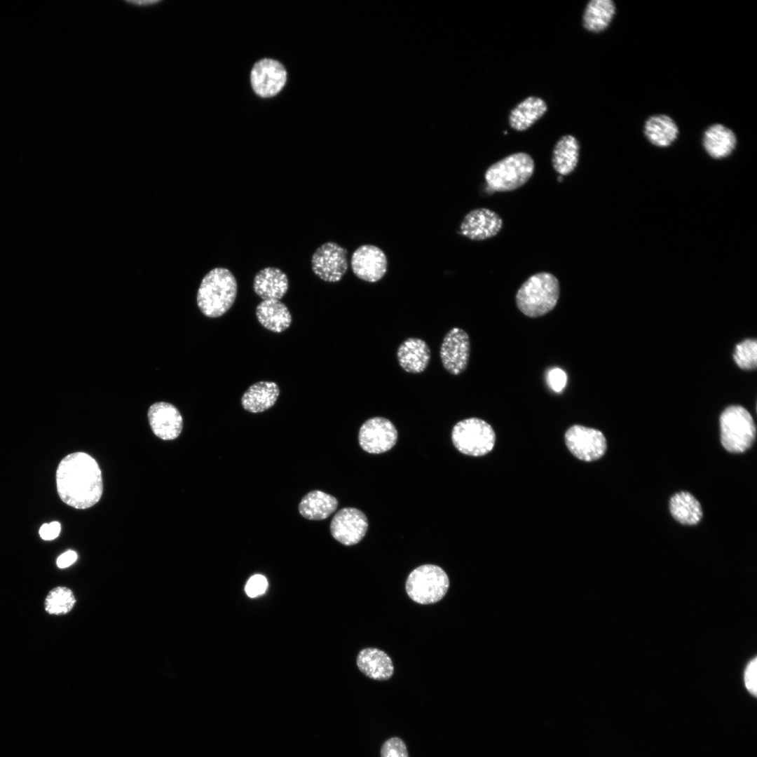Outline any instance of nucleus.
Returning <instances> with one entry per match:
<instances>
[{
	"mask_svg": "<svg viewBox=\"0 0 757 757\" xmlns=\"http://www.w3.org/2000/svg\"><path fill=\"white\" fill-rule=\"evenodd\" d=\"M734 360L743 369H753L757 364V342L754 339H746L736 346Z\"/></svg>",
	"mask_w": 757,
	"mask_h": 757,
	"instance_id": "obj_30",
	"label": "nucleus"
},
{
	"mask_svg": "<svg viewBox=\"0 0 757 757\" xmlns=\"http://www.w3.org/2000/svg\"><path fill=\"white\" fill-rule=\"evenodd\" d=\"M381 757H409L407 746L401 738L391 737L383 744Z\"/></svg>",
	"mask_w": 757,
	"mask_h": 757,
	"instance_id": "obj_31",
	"label": "nucleus"
},
{
	"mask_svg": "<svg viewBox=\"0 0 757 757\" xmlns=\"http://www.w3.org/2000/svg\"><path fill=\"white\" fill-rule=\"evenodd\" d=\"M148 419L154 433L164 440L177 438L183 428V420L179 410L172 404L158 402L148 410Z\"/></svg>",
	"mask_w": 757,
	"mask_h": 757,
	"instance_id": "obj_16",
	"label": "nucleus"
},
{
	"mask_svg": "<svg viewBox=\"0 0 757 757\" xmlns=\"http://www.w3.org/2000/svg\"><path fill=\"white\" fill-rule=\"evenodd\" d=\"M643 132L652 145L666 148L671 146L678 138L679 128L676 122L665 114H655L648 116L643 123Z\"/></svg>",
	"mask_w": 757,
	"mask_h": 757,
	"instance_id": "obj_20",
	"label": "nucleus"
},
{
	"mask_svg": "<svg viewBox=\"0 0 757 757\" xmlns=\"http://www.w3.org/2000/svg\"><path fill=\"white\" fill-rule=\"evenodd\" d=\"M757 660L756 657L751 660L746 665L744 671V683L748 691L756 696L757 695Z\"/></svg>",
	"mask_w": 757,
	"mask_h": 757,
	"instance_id": "obj_34",
	"label": "nucleus"
},
{
	"mask_svg": "<svg viewBox=\"0 0 757 757\" xmlns=\"http://www.w3.org/2000/svg\"><path fill=\"white\" fill-rule=\"evenodd\" d=\"M503 225L502 218L496 212L486 207L471 210L461 224V233L472 240H483L496 236Z\"/></svg>",
	"mask_w": 757,
	"mask_h": 757,
	"instance_id": "obj_14",
	"label": "nucleus"
},
{
	"mask_svg": "<svg viewBox=\"0 0 757 757\" xmlns=\"http://www.w3.org/2000/svg\"><path fill=\"white\" fill-rule=\"evenodd\" d=\"M368 520L361 510L355 507L341 509L334 516L330 524L333 538L347 546L359 543L365 536Z\"/></svg>",
	"mask_w": 757,
	"mask_h": 757,
	"instance_id": "obj_12",
	"label": "nucleus"
},
{
	"mask_svg": "<svg viewBox=\"0 0 757 757\" xmlns=\"http://www.w3.org/2000/svg\"><path fill=\"white\" fill-rule=\"evenodd\" d=\"M61 525L58 521L43 524L39 529V535L44 540H51L58 537Z\"/></svg>",
	"mask_w": 757,
	"mask_h": 757,
	"instance_id": "obj_35",
	"label": "nucleus"
},
{
	"mask_svg": "<svg viewBox=\"0 0 757 757\" xmlns=\"http://www.w3.org/2000/svg\"><path fill=\"white\" fill-rule=\"evenodd\" d=\"M238 284L233 273L224 267H214L203 278L196 295L198 307L208 318L225 314L236 299Z\"/></svg>",
	"mask_w": 757,
	"mask_h": 757,
	"instance_id": "obj_2",
	"label": "nucleus"
},
{
	"mask_svg": "<svg viewBox=\"0 0 757 757\" xmlns=\"http://www.w3.org/2000/svg\"><path fill=\"white\" fill-rule=\"evenodd\" d=\"M357 665L366 676L377 681H386L394 672L391 658L386 653L376 648L360 650L357 657Z\"/></svg>",
	"mask_w": 757,
	"mask_h": 757,
	"instance_id": "obj_21",
	"label": "nucleus"
},
{
	"mask_svg": "<svg viewBox=\"0 0 757 757\" xmlns=\"http://www.w3.org/2000/svg\"><path fill=\"white\" fill-rule=\"evenodd\" d=\"M279 395L280 388L276 383L258 381L251 385L243 394L241 404L249 412H263L275 404Z\"/></svg>",
	"mask_w": 757,
	"mask_h": 757,
	"instance_id": "obj_22",
	"label": "nucleus"
},
{
	"mask_svg": "<svg viewBox=\"0 0 757 757\" xmlns=\"http://www.w3.org/2000/svg\"><path fill=\"white\" fill-rule=\"evenodd\" d=\"M560 285L557 278L549 272L531 275L518 289L515 302L518 309L529 318H539L552 311L557 304Z\"/></svg>",
	"mask_w": 757,
	"mask_h": 757,
	"instance_id": "obj_3",
	"label": "nucleus"
},
{
	"mask_svg": "<svg viewBox=\"0 0 757 757\" xmlns=\"http://www.w3.org/2000/svg\"><path fill=\"white\" fill-rule=\"evenodd\" d=\"M252 287L255 294L263 300H280L289 289V278L280 268L267 266L256 273Z\"/></svg>",
	"mask_w": 757,
	"mask_h": 757,
	"instance_id": "obj_19",
	"label": "nucleus"
},
{
	"mask_svg": "<svg viewBox=\"0 0 757 757\" xmlns=\"http://www.w3.org/2000/svg\"><path fill=\"white\" fill-rule=\"evenodd\" d=\"M616 11V5L612 0H591L582 14V26L589 32H602L609 27Z\"/></svg>",
	"mask_w": 757,
	"mask_h": 757,
	"instance_id": "obj_25",
	"label": "nucleus"
},
{
	"mask_svg": "<svg viewBox=\"0 0 757 757\" xmlns=\"http://www.w3.org/2000/svg\"><path fill=\"white\" fill-rule=\"evenodd\" d=\"M535 170L533 158L526 152L508 155L490 165L484 178L488 186L499 192L512 191L524 185Z\"/></svg>",
	"mask_w": 757,
	"mask_h": 757,
	"instance_id": "obj_4",
	"label": "nucleus"
},
{
	"mask_svg": "<svg viewBox=\"0 0 757 757\" xmlns=\"http://www.w3.org/2000/svg\"><path fill=\"white\" fill-rule=\"evenodd\" d=\"M669 510L673 517L685 525H695L702 517L700 503L688 492L674 494L669 501Z\"/></svg>",
	"mask_w": 757,
	"mask_h": 757,
	"instance_id": "obj_28",
	"label": "nucleus"
},
{
	"mask_svg": "<svg viewBox=\"0 0 757 757\" xmlns=\"http://www.w3.org/2000/svg\"><path fill=\"white\" fill-rule=\"evenodd\" d=\"M76 602V597L70 588L57 586L48 592L44 599V610L51 615H64L73 609Z\"/></svg>",
	"mask_w": 757,
	"mask_h": 757,
	"instance_id": "obj_29",
	"label": "nucleus"
},
{
	"mask_svg": "<svg viewBox=\"0 0 757 757\" xmlns=\"http://www.w3.org/2000/svg\"><path fill=\"white\" fill-rule=\"evenodd\" d=\"M286 81V71L278 62L264 59L257 62L252 70L251 81L255 93L261 97L276 95Z\"/></svg>",
	"mask_w": 757,
	"mask_h": 757,
	"instance_id": "obj_15",
	"label": "nucleus"
},
{
	"mask_svg": "<svg viewBox=\"0 0 757 757\" xmlns=\"http://www.w3.org/2000/svg\"><path fill=\"white\" fill-rule=\"evenodd\" d=\"M580 143L572 135H565L556 142L552 154V165L560 175L571 174L579 160Z\"/></svg>",
	"mask_w": 757,
	"mask_h": 757,
	"instance_id": "obj_26",
	"label": "nucleus"
},
{
	"mask_svg": "<svg viewBox=\"0 0 757 757\" xmlns=\"http://www.w3.org/2000/svg\"><path fill=\"white\" fill-rule=\"evenodd\" d=\"M737 144L735 132L720 123L709 125L702 133V147L707 155L715 160L729 157L735 150Z\"/></svg>",
	"mask_w": 757,
	"mask_h": 757,
	"instance_id": "obj_17",
	"label": "nucleus"
},
{
	"mask_svg": "<svg viewBox=\"0 0 757 757\" xmlns=\"http://www.w3.org/2000/svg\"><path fill=\"white\" fill-rule=\"evenodd\" d=\"M350 264L357 278L366 282H376L385 275L388 261L386 255L378 247L363 245L353 253Z\"/></svg>",
	"mask_w": 757,
	"mask_h": 757,
	"instance_id": "obj_13",
	"label": "nucleus"
},
{
	"mask_svg": "<svg viewBox=\"0 0 757 757\" xmlns=\"http://www.w3.org/2000/svg\"><path fill=\"white\" fill-rule=\"evenodd\" d=\"M267 587L266 578L262 575L256 574L248 580L245 590L248 596L254 598L263 594Z\"/></svg>",
	"mask_w": 757,
	"mask_h": 757,
	"instance_id": "obj_32",
	"label": "nucleus"
},
{
	"mask_svg": "<svg viewBox=\"0 0 757 757\" xmlns=\"http://www.w3.org/2000/svg\"><path fill=\"white\" fill-rule=\"evenodd\" d=\"M449 587L447 574L441 567L433 564H424L414 569L408 575L405 584L409 598L423 605L440 601Z\"/></svg>",
	"mask_w": 757,
	"mask_h": 757,
	"instance_id": "obj_6",
	"label": "nucleus"
},
{
	"mask_svg": "<svg viewBox=\"0 0 757 757\" xmlns=\"http://www.w3.org/2000/svg\"><path fill=\"white\" fill-rule=\"evenodd\" d=\"M258 322L266 329L280 333L289 327L292 318L287 306L280 300H262L256 308Z\"/></svg>",
	"mask_w": 757,
	"mask_h": 757,
	"instance_id": "obj_23",
	"label": "nucleus"
},
{
	"mask_svg": "<svg viewBox=\"0 0 757 757\" xmlns=\"http://www.w3.org/2000/svg\"><path fill=\"white\" fill-rule=\"evenodd\" d=\"M564 437L568 450L584 461H596L602 457L606 450L605 436L595 428L573 425L566 430Z\"/></svg>",
	"mask_w": 757,
	"mask_h": 757,
	"instance_id": "obj_9",
	"label": "nucleus"
},
{
	"mask_svg": "<svg viewBox=\"0 0 757 757\" xmlns=\"http://www.w3.org/2000/svg\"><path fill=\"white\" fill-rule=\"evenodd\" d=\"M454 446L462 453L482 456L493 449L496 434L485 421L472 417L458 421L451 431Z\"/></svg>",
	"mask_w": 757,
	"mask_h": 757,
	"instance_id": "obj_7",
	"label": "nucleus"
},
{
	"mask_svg": "<svg viewBox=\"0 0 757 757\" xmlns=\"http://www.w3.org/2000/svg\"><path fill=\"white\" fill-rule=\"evenodd\" d=\"M337 499L323 491L314 490L303 497L299 512L304 518L310 520H322L327 518L337 508Z\"/></svg>",
	"mask_w": 757,
	"mask_h": 757,
	"instance_id": "obj_27",
	"label": "nucleus"
},
{
	"mask_svg": "<svg viewBox=\"0 0 757 757\" xmlns=\"http://www.w3.org/2000/svg\"><path fill=\"white\" fill-rule=\"evenodd\" d=\"M397 430L388 419L376 416L367 420L360 427L358 441L367 453L378 454L392 449L397 442Z\"/></svg>",
	"mask_w": 757,
	"mask_h": 757,
	"instance_id": "obj_10",
	"label": "nucleus"
},
{
	"mask_svg": "<svg viewBox=\"0 0 757 757\" xmlns=\"http://www.w3.org/2000/svg\"><path fill=\"white\" fill-rule=\"evenodd\" d=\"M721 442L731 453H742L756 438V425L749 412L739 405L726 408L720 417Z\"/></svg>",
	"mask_w": 757,
	"mask_h": 757,
	"instance_id": "obj_5",
	"label": "nucleus"
},
{
	"mask_svg": "<svg viewBox=\"0 0 757 757\" xmlns=\"http://www.w3.org/2000/svg\"><path fill=\"white\" fill-rule=\"evenodd\" d=\"M400 366L407 372L420 374L424 371L430 360V350L420 338L409 337L403 341L397 350Z\"/></svg>",
	"mask_w": 757,
	"mask_h": 757,
	"instance_id": "obj_18",
	"label": "nucleus"
},
{
	"mask_svg": "<svg viewBox=\"0 0 757 757\" xmlns=\"http://www.w3.org/2000/svg\"><path fill=\"white\" fill-rule=\"evenodd\" d=\"M547 110V105L544 100L529 96L511 110L508 118L510 126L517 131L526 130L539 120Z\"/></svg>",
	"mask_w": 757,
	"mask_h": 757,
	"instance_id": "obj_24",
	"label": "nucleus"
},
{
	"mask_svg": "<svg viewBox=\"0 0 757 757\" xmlns=\"http://www.w3.org/2000/svg\"><path fill=\"white\" fill-rule=\"evenodd\" d=\"M314 274L327 282L341 280L348 268L347 250L335 242H326L320 245L311 259Z\"/></svg>",
	"mask_w": 757,
	"mask_h": 757,
	"instance_id": "obj_8",
	"label": "nucleus"
},
{
	"mask_svg": "<svg viewBox=\"0 0 757 757\" xmlns=\"http://www.w3.org/2000/svg\"><path fill=\"white\" fill-rule=\"evenodd\" d=\"M57 491L60 499L76 509H87L100 499L103 484L97 461L83 452L66 456L56 471Z\"/></svg>",
	"mask_w": 757,
	"mask_h": 757,
	"instance_id": "obj_1",
	"label": "nucleus"
},
{
	"mask_svg": "<svg viewBox=\"0 0 757 757\" xmlns=\"http://www.w3.org/2000/svg\"><path fill=\"white\" fill-rule=\"evenodd\" d=\"M78 555L74 550H67L61 554L56 560L57 566L59 568H66L72 565L77 559Z\"/></svg>",
	"mask_w": 757,
	"mask_h": 757,
	"instance_id": "obj_36",
	"label": "nucleus"
},
{
	"mask_svg": "<svg viewBox=\"0 0 757 757\" xmlns=\"http://www.w3.org/2000/svg\"><path fill=\"white\" fill-rule=\"evenodd\" d=\"M470 348V337L465 330L459 327L449 330L439 349L444 368L453 375L462 374L468 365Z\"/></svg>",
	"mask_w": 757,
	"mask_h": 757,
	"instance_id": "obj_11",
	"label": "nucleus"
},
{
	"mask_svg": "<svg viewBox=\"0 0 757 757\" xmlns=\"http://www.w3.org/2000/svg\"><path fill=\"white\" fill-rule=\"evenodd\" d=\"M566 374L559 368L552 369L547 375V382L549 386L557 393L562 391L566 385Z\"/></svg>",
	"mask_w": 757,
	"mask_h": 757,
	"instance_id": "obj_33",
	"label": "nucleus"
}]
</instances>
